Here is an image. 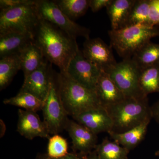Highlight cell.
<instances>
[{
    "mask_svg": "<svg viewBox=\"0 0 159 159\" xmlns=\"http://www.w3.org/2000/svg\"><path fill=\"white\" fill-rule=\"evenodd\" d=\"M33 41L45 58L66 73L69 64L79 50L76 39L51 23L40 19L33 34Z\"/></svg>",
    "mask_w": 159,
    "mask_h": 159,
    "instance_id": "1",
    "label": "cell"
},
{
    "mask_svg": "<svg viewBox=\"0 0 159 159\" xmlns=\"http://www.w3.org/2000/svg\"><path fill=\"white\" fill-rule=\"evenodd\" d=\"M106 110L112 121L111 131L117 133L125 132L152 119L148 97L125 98Z\"/></svg>",
    "mask_w": 159,
    "mask_h": 159,
    "instance_id": "2",
    "label": "cell"
},
{
    "mask_svg": "<svg viewBox=\"0 0 159 159\" xmlns=\"http://www.w3.org/2000/svg\"><path fill=\"white\" fill-rule=\"evenodd\" d=\"M60 95L68 116L73 117L101 106L95 91L80 84L66 73H57Z\"/></svg>",
    "mask_w": 159,
    "mask_h": 159,
    "instance_id": "3",
    "label": "cell"
},
{
    "mask_svg": "<svg viewBox=\"0 0 159 159\" xmlns=\"http://www.w3.org/2000/svg\"><path fill=\"white\" fill-rule=\"evenodd\" d=\"M108 35L112 48L123 59H129L152 39L159 36V29L149 25H138L119 30L111 29Z\"/></svg>",
    "mask_w": 159,
    "mask_h": 159,
    "instance_id": "4",
    "label": "cell"
},
{
    "mask_svg": "<svg viewBox=\"0 0 159 159\" xmlns=\"http://www.w3.org/2000/svg\"><path fill=\"white\" fill-rule=\"evenodd\" d=\"M35 3L1 10L0 34L20 32L33 35L40 20Z\"/></svg>",
    "mask_w": 159,
    "mask_h": 159,
    "instance_id": "5",
    "label": "cell"
},
{
    "mask_svg": "<svg viewBox=\"0 0 159 159\" xmlns=\"http://www.w3.org/2000/svg\"><path fill=\"white\" fill-rule=\"evenodd\" d=\"M57 74L54 71L51 88L42 109L43 121L49 134L54 135L65 129L69 120L60 95Z\"/></svg>",
    "mask_w": 159,
    "mask_h": 159,
    "instance_id": "6",
    "label": "cell"
},
{
    "mask_svg": "<svg viewBox=\"0 0 159 159\" xmlns=\"http://www.w3.org/2000/svg\"><path fill=\"white\" fill-rule=\"evenodd\" d=\"M36 10L39 19L45 20L61 29L71 37L90 38L89 29L78 25L61 11L54 1L36 0Z\"/></svg>",
    "mask_w": 159,
    "mask_h": 159,
    "instance_id": "7",
    "label": "cell"
},
{
    "mask_svg": "<svg viewBox=\"0 0 159 159\" xmlns=\"http://www.w3.org/2000/svg\"><path fill=\"white\" fill-rule=\"evenodd\" d=\"M140 69L132 58L117 62L107 73L125 98L147 97L142 93L139 86Z\"/></svg>",
    "mask_w": 159,
    "mask_h": 159,
    "instance_id": "8",
    "label": "cell"
},
{
    "mask_svg": "<svg viewBox=\"0 0 159 159\" xmlns=\"http://www.w3.org/2000/svg\"><path fill=\"white\" fill-rule=\"evenodd\" d=\"M82 52L88 60L107 74L117 63L111 47L99 38L85 39Z\"/></svg>",
    "mask_w": 159,
    "mask_h": 159,
    "instance_id": "9",
    "label": "cell"
},
{
    "mask_svg": "<svg viewBox=\"0 0 159 159\" xmlns=\"http://www.w3.org/2000/svg\"><path fill=\"white\" fill-rule=\"evenodd\" d=\"M101 72L85 58L79 49L71 60L66 73L80 84L95 91Z\"/></svg>",
    "mask_w": 159,
    "mask_h": 159,
    "instance_id": "10",
    "label": "cell"
},
{
    "mask_svg": "<svg viewBox=\"0 0 159 159\" xmlns=\"http://www.w3.org/2000/svg\"><path fill=\"white\" fill-rule=\"evenodd\" d=\"M54 71L51 63L46 61L39 68L25 78L20 92L31 94L44 102L51 88Z\"/></svg>",
    "mask_w": 159,
    "mask_h": 159,
    "instance_id": "11",
    "label": "cell"
},
{
    "mask_svg": "<svg viewBox=\"0 0 159 159\" xmlns=\"http://www.w3.org/2000/svg\"><path fill=\"white\" fill-rule=\"evenodd\" d=\"M66 130L72 142L74 152L88 156L95 150L97 146V135L78 122L69 119Z\"/></svg>",
    "mask_w": 159,
    "mask_h": 159,
    "instance_id": "12",
    "label": "cell"
},
{
    "mask_svg": "<svg viewBox=\"0 0 159 159\" xmlns=\"http://www.w3.org/2000/svg\"><path fill=\"white\" fill-rule=\"evenodd\" d=\"M75 121L98 134L112 129L113 122L107 110L102 107L91 109L73 117Z\"/></svg>",
    "mask_w": 159,
    "mask_h": 159,
    "instance_id": "13",
    "label": "cell"
},
{
    "mask_svg": "<svg viewBox=\"0 0 159 159\" xmlns=\"http://www.w3.org/2000/svg\"><path fill=\"white\" fill-rule=\"evenodd\" d=\"M18 114L17 131L21 135L31 140L36 137L51 138L44 122L36 112L19 109Z\"/></svg>",
    "mask_w": 159,
    "mask_h": 159,
    "instance_id": "14",
    "label": "cell"
},
{
    "mask_svg": "<svg viewBox=\"0 0 159 159\" xmlns=\"http://www.w3.org/2000/svg\"><path fill=\"white\" fill-rule=\"evenodd\" d=\"M95 92L100 105L106 109L122 102L125 98L108 74L104 72H101Z\"/></svg>",
    "mask_w": 159,
    "mask_h": 159,
    "instance_id": "15",
    "label": "cell"
},
{
    "mask_svg": "<svg viewBox=\"0 0 159 159\" xmlns=\"http://www.w3.org/2000/svg\"><path fill=\"white\" fill-rule=\"evenodd\" d=\"M33 40V34L29 33L8 32L0 34V57L19 54Z\"/></svg>",
    "mask_w": 159,
    "mask_h": 159,
    "instance_id": "16",
    "label": "cell"
},
{
    "mask_svg": "<svg viewBox=\"0 0 159 159\" xmlns=\"http://www.w3.org/2000/svg\"><path fill=\"white\" fill-rule=\"evenodd\" d=\"M136 0H112L107 7L111 30H117L126 26Z\"/></svg>",
    "mask_w": 159,
    "mask_h": 159,
    "instance_id": "17",
    "label": "cell"
},
{
    "mask_svg": "<svg viewBox=\"0 0 159 159\" xmlns=\"http://www.w3.org/2000/svg\"><path fill=\"white\" fill-rule=\"evenodd\" d=\"M151 120L122 133L111 131L108 133L111 139L119 145L130 151L135 148L145 139Z\"/></svg>",
    "mask_w": 159,
    "mask_h": 159,
    "instance_id": "18",
    "label": "cell"
},
{
    "mask_svg": "<svg viewBox=\"0 0 159 159\" xmlns=\"http://www.w3.org/2000/svg\"><path fill=\"white\" fill-rule=\"evenodd\" d=\"M21 61V70L26 78L43 65L47 59L42 51L32 41L26 46L19 54Z\"/></svg>",
    "mask_w": 159,
    "mask_h": 159,
    "instance_id": "19",
    "label": "cell"
},
{
    "mask_svg": "<svg viewBox=\"0 0 159 159\" xmlns=\"http://www.w3.org/2000/svg\"><path fill=\"white\" fill-rule=\"evenodd\" d=\"M21 70L19 54H13L1 57L0 60V90L6 89L13 77Z\"/></svg>",
    "mask_w": 159,
    "mask_h": 159,
    "instance_id": "20",
    "label": "cell"
},
{
    "mask_svg": "<svg viewBox=\"0 0 159 159\" xmlns=\"http://www.w3.org/2000/svg\"><path fill=\"white\" fill-rule=\"evenodd\" d=\"M139 86L145 96L159 93V64L140 70Z\"/></svg>",
    "mask_w": 159,
    "mask_h": 159,
    "instance_id": "21",
    "label": "cell"
},
{
    "mask_svg": "<svg viewBox=\"0 0 159 159\" xmlns=\"http://www.w3.org/2000/svg\"><path fill=\"white\" fill-rule=\"evenodd\" d=\"M132 59L140 70L159 64V44L149 42L135 53Z\"/></svg>",
    "mask_w": 159,
    "mask_h": 159,
    "instance_id": "22",
    "label": "cell"
},
{
    "mask_svg": "<svg viewBox=\"0 0 159 159\" xmlns=\"http://www.w3.org/2000/svg\"><path fill=\"white\" fill-rule=\"evenodd\" d=\"M99 159H128L130 151L115 142L104 139L95 150Z\"/></svg>",
    "mask_w": 159,
    "mask_h": 159,
    "instance_id": "23",
    "label": "cell"
},
{
    "mask_svg": "<svg viewBox=\"0 0 159 159\" xmlns=\"http://www.w3.org/2000/svg\"><path fill=\"white\" fill-rule=\"evenodd\" d=\"M90 0H57L54 1L59 9L72 20L85 14L89 8Z\"/></svg>",
    "mask_w": 159,
    "mask_h": 159,
    "instance_id": "24",
    "label": "cell"
},
{
    "mask_svg": "<svg viewBox=\"0 0 159 159\" xmlns=\"http://www.w3.org/2000/svg\"><path fill=\"white\" fill-rule=\"evenodd\" d=\"M3 103L36 112L37 111L42 110L44 102L31 94L19 92L15 97L5 99Z\"/></svg>",
    "mask_w": 159,
    "mask_h": 159,
    "instance_id": "25",
    "label": "cell"
},
{
    "mask_svg": "<svg viewBox=\"0 0 159 159\" xmlns=\"http://www.w3.org/2000/svg\"><path fill=\"white\" fill-rule=\"evenodd\" d=\"M150 3V0H136L125 27L138 25H151L149 22Z\"/></svg>",
    "mask_w": 159,
    "mask_h": 159,
    "instance_id": "26",
    "label": "cell"
},
{
    "mask_svg": "<svg viewBox=\"0 0 159 159\" xmlns=\"http://www.w3.org/2000/svg\"><path fill=\"white\" fill-rule=\"evenodd\" d=\"M68 146L66 140L57 134L49 139L47 154L51 157H63L68 153Z\"/></svg>",
    "mask_w": 159,
    "mask_h": 159,
    "instance_id": "27",
    "label": "cell"
},
{
    "mask_svg": "<svg viewBox=\"0 0 159 159\" xmlns=\"http://www.w3.org/2000/svg\"><path fill=\"white\" fill-rule=\"evenodd\" d=\"M36 0H1L0 9L1 10L11 9L25 5L35 4Z\"/></svg>",
    "mask_w": 159,
    "mask_h": 159,
    "instance_id": "28",
    "label": "cell"
},
{
    "mask_svg": "<svg viewBox=\"0 0 159 159\" xmlns=\"http://www.w3.org/2000/svg\"><path fill=\"white\" fill-rule=\"evenodd\" d=\"M149 22L151 25H159V0H150Z\"/></svg>",
    "mask_w": 159,
    "mask_h": 159,
    "instance_id": "29",
    "label": "cell"
},
{
    "mask_svg": "<svg viewBox=\"0 0 159 159\" xmlns=\"http://www.w3.org/2000/svg\"><path fill=\"white\" fill-rule=\"evenodd\" d=\"M87 155L82 154L78 152H74L68 153L67 154L60 157H51L48 154H39L38 155L36 159H87Z\"/></svg>",
    "mask_w": 159,
    "mask_h": 159,
    "instance_id": "30",
    "label": "cell"
},
{
    "mask_svg": "<svg viewBox=\"0 0 159 159\" xmlns=\"http://www.w3.org/2000/svg\"><path fill=\"white\" fill-rule=\"evenodd\" d=\"M112 2V0H90L89 8L93 12L102 9L104 7H107Z\"/></svg>",
    "mask_w": 159,
    "mask_h": 159,
    "instance_id": "31",
    "label": "cell"
},
{
    "mask_svg": "<svg viewBox=\"0 0 159 159\" xmlns=\"http://www.w3.org/2000/svg\"><path fill=\"white\" fill-rule=\"evenodd\" d=\"M151 110L152 119L159 124V100L151 107Z\"/></svg>",
    "mask_w": 159,
    "mask_h": 159,
    "instance_id": "32",
    "label": "cell"
},
{
    "mask_svg": "<svg viewBox=\"0 0 159 159\" xmlns=\"http://www.w3.org/2000/svg\"><path fill=\"white\" fill-rule=\"evenodd\" d=\"M87 159H99L95 150L90 152L87 156Z\"/></svg>",
    "mask_w": 159,
    "mask_h": 159,
    "instance_id": "33",
    "label": "cell"
},
{
    "mask_svg": "<svg viewBox=\"0 0 159 159\" xmlns=\"http://www.w3.org/2000/svg\"><path fill=\"white\" fill-rule=\"evenodd\" d=\"M155 155L159 157V150L157 151L156 152H155Z\"/></svg>",
    "mask_w": 159,
    "mask_h": 159,
    "instance_id": "34",
    "label": "cell"
}]
</instances>
